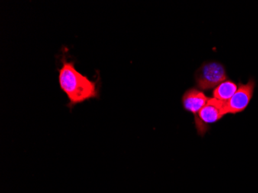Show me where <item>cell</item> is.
Masks as SVG:
<instances>
[{
    "instance_id": "5b68a950",
    "label": "cell",
    "mask_w": 258,
    "mask_h": 193,
    "mask_svg": "<svg viewBox=\"0 0 258 193\" xmlns=\"http://www.w3.org/2000/svg\"><path fill=\"white\" fill-rule=\"evenodd\" d=\"M208 100L209 98L201 90L190 88L182 95V104L185 111L192 113L195 116L207 104Z\"/></svg>"
},
{
    "instance_id": "6da1fadb",
    "label": "cell",
    "mask_w": 258,
    "mask_h": 193,
    "mask_svg": "<svg viewBox=\"0 0 258 193\" xmlns=\"http://www.w3.org/2000/svg\"><path fill=\"white\" fill-rule=\"evenodd\" d=\"M68 49L62 50L61 65L58 68V83L61 91L68 97L67 107L71 111L78 104L92 99H99L101 77L92 81L75 68V61L69 59Z\"/></svg>"
},
{
    "instance_id": "3957f363",
    "label": "cell",
    "mask_w": 258,
    "mask_h": 193,
    "mask_svg": "<svg viewBox=\"0 0 258 193\" xmlns=\"http://www.w3.org/2000/svg\"><path fill=\"white\" fill-rule=\"evenodd\" d=\"M224 103L216 98H209L207 104L199 111L195 117L196 128L197 133L204 136L209 130V126L220 120L225 115Z\"/></svg>"
},
{
    "instance_id": "7a4b0ae2",
    "label": "cell",
    "mask_w": 258,
    "mask_h": 193,
    "mask_svg": "<svg viewBox=\"0 0 258 193\" xmlns=\"http://www.w3.org/2000/svg\"><path fill=\"white\" fill-rule=\"evenodd\" d=\"M196 86L201 91H207L218 86L227 81V75L225 68L217 61L206 62L195 72Z\"/></svg>"
},
{
    "instance_id": "8992f818",
    "label": "cell",
    "mask_w": 258,
    "mask_h": 193,
    "mask_svg": "<svg viewBox=\"0 0 258 193\" xmlns=\"http://www.w3.org/2000/svg\"><path fill=\"white\" fill-rule=\"evenodd\" d=\"M238 89V86L235 82L227 80L219 84L218 86L214 88L213 95L214 98L222 102H227L235 94Z\"/></svg>"
},
{
    "instance_id": "277c9868",
    "label": "cell",
    "mask_w": 258,
    "mask_h": 193,
    "mask_svg": "<svg viewBox=\"0 0 258 193\" xmlns=\"http://www.w3.org/2000/svg\"><path fill=\"white\" fill-rule=\"evenodd\" d=\"M255 84L256 83L253 78H250L246 84H239L235 94L228 101L224 103L226 114H238L247 108L253 98Z\"/></svg>"
}]
</instances>
